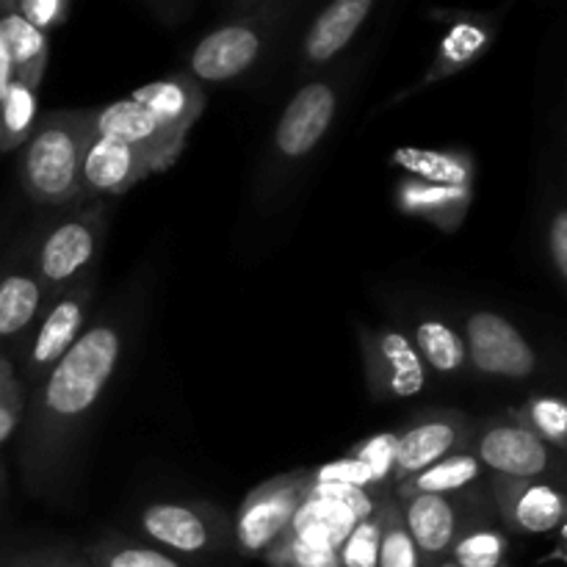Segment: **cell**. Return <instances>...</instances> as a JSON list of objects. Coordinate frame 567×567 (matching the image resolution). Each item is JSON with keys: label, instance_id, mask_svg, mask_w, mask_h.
Instances as JSON below:
<instances>
[{"label": "cell", "instance_id": "cell-1", "mask_svg": "<svg viewBox=\"0 0 567 567\" xmlns=\"http://www.w3.org/2000/svg\"><path fill=\"white\" fill-rule=\"evenodd\" d=\"M122 354V336L114 324L83 330L75 347L48 371L37 391V446L55 449L83 424L114 377Z\"/></svg>", "mask_w": 567, "mask_h": 567}, {"label": "cell", "instance_id": "cell-2", "mask_svg": "<svg viewBox=\"0 0 567 567\" xmlns=\"http://www.w3.org/2000/svg\"><path fill=\"white\" fill-rule=\"evenodd\" d=\"M92 136V109L44 116L20 155V181L28 197L39 205H64L81 197L83 155Z\"/></svg>", "mask_w": 567, "mask_h": 567}, {"label": "cell", "instance_id": "cell-3", "mask_svg": "<svg viewBox=\"0 0 567 567\" xmlns=\"http://www.w3.org/2000/svg\"><path fill=\"white\" fill-rule=\"evenodd\" d=\"M476 460L504 480L551 482L567 491V454L548 446L520 421L487 424L476 437Z\"/></svg>", "mask_w": 567, "mask_h": 567}, {"label": "cell", "instance_id": "cell-4", "mask_svg": "<svg viewBox=\"0 0 567 567\" xmlns=\"http://www.w3.org/2000/svg\"><path fill=\"white\" fill-rule=\"evenodd\" d=\"M313 476L308 471L277 476L264 482L244 498L238 509L233 537L238 548L247 554H266L291 526L293 515L302 507L310 493Z\"/></svg>", "mask_w": 567, "mask_h": 567}, {"label": "cell", "instance_id": "cell-5", "mask_svg": "<svg viewBox=\"0 0 567 567\" xmlns=\"http://www.w3.org/2000/svg\"><path fill=\"white\" fill-rule=\"evenodd\" d=\"M465 352L480 374L498 380H529L540 369V354L509 319L493 310H476L465 321Z\"/></svg>", "mask_w": 567, "mask_h": 567}, {"label": "cell", "instance_id": "cell-6", "mask_svg": "<svg viewBox=\"0 0 567 567\" xmlns=\"http://www.w3.org/2000/svg\"><path fill=\"white\" fill-rule=\"evenodd\" d=\"M105 214L103 205L83 210L72 219L61 221L59 227L48 233L39 249V282L48 291H61V288L78 286L83 275L92 266L97 255L100 236H103Z\"/></svg>", "mask_w": 567, "mask_h": 567}, {"label": "cell", "instance_id": "cell-7", "mask_svg": "<svg viewBox=\"0 0 567 567\" xmlns=\"http://www.w3.org/2000/svg\"><path fill=\"white\" fill-rule=\"evenodd\" d=\"M92 133L127 144L144 158L153 161L158 172L169 169L186 144V136L166 127L158 116L150 114L144 105L131 97L103 105V109H92Z\"/></svg>", "mask_w": 567, "mask_h": 567}, {"label": "cell", "instance_id": "cell-8", "mask_svg": "<svg viewBox=\"0 0 567 567\" xmlns=\"http://www.w3.org/2000/svg\"><path fill=\"white\" fill-rule=\"evenodd\" d=\"M142 532L172 551L199 554L225 546L230 526L219 509L203 504H150L142 513Z\"/></svg>", "mask_w": 567, "mask_h": 567}, {"label": "cell", "instance_id": "cell-9", "mask_svg": "<svg viewBox=\"0 0 567 567\" xmlns=\"http://www.w3.org/2000/svg\"><path fill=\"white\" fill-rule=\"evenodd\" d=\"M363 354L369 385L380 399H413L424 391L426 365L404 332H363Z\"/></svg>", "mask_w": 567, "mask_h": 567}, {"label": "cell", "instance_id": "cell-10", "mask_svg": "<svg viewBox=\"0 0 567 567\" xmlns=\"http://www.w3.org/2000/svg\"><path fill=\"white\" fill-rule=\"evenodd\" d=\"M493 502L504 524L520 535H548L567 524V491L551 482L493 480Z\"/></svg>", "mask_w": 567, "mask_h": 567}, {"label": "cell", "instance_id": "cell-11", "mask_svg": "<svg viewBox=\"0 0 567 567\" xmlns=\"http://www.w3.org/2000/svg\"><path fill=\"white\" fill-rule=\"evenodd\" d=\"M92 297V282H78L72 291H66L64 297L50 305L37 336H33L31 352H28V369H31L33 380H44L48 371L75 347L78 338L83 336Z\"/></svg>", "mask_w": 567, "mask_h": 567}, {"label": "cell", "instance_id": "cell-12", "mask_svg": "<svg viewBox=\"0 0 567 567\" xmlns=\"http://www.w3.org/2000/svg\"><path fill=\"white\" fill-rule=\"evenodd\" d=\"M338 97L327 81H313L299 89L282 111L275 127V147L286 158H302L324 138L336 120Z\"/></svg>", "mask_w": 567, "mask_h": 567}, {"label": "cell", "instance_id": "cell-13", "mask_svg": "<svg viewBox=\"0 0 567 567\" xmlns=\"http://www.w3.org/2000/svg\"><path fill=\"white\" fill-rule=\"evenodd\" d=\"M260 50H264V37L252 25L233 22V25L216 28L214 33H208L194 48L188 66H192V75L199 78V81H230V78L241 75L255 64Z\"/></svg>", "mask_w": 567, "mask_h": 567}, {"label": "cell", "instance_id": "cell-14", "mask_svg": "<svg viewBox=\"0 0 567 567\" xmlns=\"http://www.w3.org/2000/svg\"><path fill=\"white\" fill-rule=\"evenodd\" d=\"M155 172L153 161L127 144L92 136L83 155V194H125Z\"/></svg>", "mask_w": 567, "mask_h": 567}, {"label": "cell", "instance_id": "cell-15", "mask_svg": "<svg viewBox=\"0 0 567 567\" xmlns=\"http://www.w3.org/2000/svg\"><path fill=\"white\" fill-rule=\"evenodd\" d=\"M465 441L463 419H432L415 424L404 435L396 437V457H393V476L396 485L408 482L410 476L421 474L430 465L441 463Z\"/></svg>", "mask_w": 567, "mask_h": 567}, {"label": "cell", "instance_id": "cell-16", "mask_svg": "<svg viewBox=\"0 0 567 567\" xmlns=\"http://www.w3.org/2000/svg\"><path fill=\"white\" fill-rule=\"evenodd\" d=\"M138 105L158 116L166 127L186 136L194 127V122L203 116L205 111V92L192 81L188 75H172L164 81H153L138 86L131 94Z\"/></svg>", "mask_w": 567, "mask_h": 567}, {"label": "cell", "instance_id": "cell-17", "mask_svg": "<svg viewBox=\"0 0 567 567\" xmlns=\"http://www.w3.org/2000/svg\"><path fill=\"white\" fill-rule=\"evenodd\" d=\"M402 518L415 548L430 554V557H441V554L452 551V546L457 543V504L449 496L424 493V496L408 498Z\"/></svg>", "mask_w": 567, "mask_h": 567}, {"label": "cell", "instance_id": "cell-18", "mask_svg": "<svg viewBox=\"0 0 567 567\" xmlns=\"http://www.w3.org/2000/svg\"><path fill=\"white\" fill-rule=\"evenodd\" d=\"M371 9H374V0H338L327 6L305 37V59L321 64L341 53L371 14Z\"/></svg>", "mask_w": 567, "mask_h": 567}, {"label": "cell", "instance_id": "cell-19", "mask_svg": "<svg viewBox=\"0 0 567 567\" xmlns=\"http://www.w3.org/2000/svg\"><path fill=\"white\" fill-rule=\"evenodd\" d=\"M0 44L9 53L17 81L39 89L44 66H48V33L37 31L31 22L11 11V14L0 17Z\"/></svg>", "mask_w": 567, "mask_h": 567}, {"label": "cell", "instance_id": "cell-20", "mask_svg": "<svg viewBox=\"0 0 567 567\" xmlns=\"http://www.w3.org/2000/svg\"><path fill=\"white\" fill-rule=\"evenodd\" d=\"M482 471L485 468H482V463L476 460V454H449L441 463L430 465L426 471H421V474L402 482V485H399V496H402L404 502L413 496H424V493H430V496H449V493H457L463 491V487L474 485L482 476Z\"/></svg>", "mask_w": 567, "mask_h": 567}, {"label": "cell", "instance_id": "cell-21", "mask_svg": "<svg viewBox=\"0 0 567 567\" xmlns=\"http://www.w3.org/2000/svg\"><path fill=\"white\" fill-rule=\"evenodd\" d=\"M393 164L415 175V181L432 186L468 188L474 177V161L463 153H435V150L402 147L393 153Z\"/></svg>", "mask_w": 567, "mask_h": 567}, {"label": "cell", "instance_id": "cell-22", "mask_svg": "<svg viewBox=\"0 0 567 567\" xmlns=\"http://www.w3.org/2000/svg\"><path fill=\"white\" fill-rule=\"evenodd\" d=\"M399 199L413 214L426 216L435 225L457 227L463 221L465 208L471 203V186L468 188H452V186H432V183L408 181L399 188Z\"/></svg>", "mask_w": 567, "mask_h": 567}, {"label": "cell", "instance_id": "cell-23", "mask_svg": "<svg viewBox=\"0 0 567 567\" xmlns=\"http://www.w3.org/2000/svg\"><path fill=\"white\" fill-rule=\"evenodd\" d=\"M44 305V286L39 277L14 271L0 280V338H14L31 324Z\"/></svg>", "mask_w": 567, "mask_h": 567}, {"label": "cell", "instance_id": "cell-24", "mask_svg": "<svg viewBox=\"0 0 567 567\" xmlns=\"http://www.w3.org/2000/svg\"><path fill=\"white\" fill-rule=\"evenodd\" d=\"M415 352L421 354L424 363L441 374H454L468 363V352H465V341L457 330L437 319H426L415 327Z\"/></svg>", "mask_w": 567, "mask_h": 567}, {"label": "cell", "instance_id": "cell-25", "mask_svg": "<svg viewBox=\"0 0 567 567\" xmlns=\"http://www.w3.org/2000/svg\"><path fill=\"white\" fill-rule=\"evenodd\" d=\"M37 127V89L22 81H11L0 100V150H14L31 138Z\"/></svg>", "mask_w": 567, "mask_h": 567}, {"label": "cell", "instance_id": "cell-26", "mask_svg": "<svg viewBox=\"0 0 567 567\" xmlns=\"http://www.w3.org/2000/svg\"><path fill=\"white\" fill-rule=\"evenodd\" d=\"M520 424L567 454V396H532L520 410Z\"/></svg>", "mask_w": 567, "mask_h": 567}, {"label": "cell", "instance_id": "cell-27", "mask_svg": "<svg viewBox=\"0 0 567 567\" xmlns=\"http://www.w3.org/2000/svg\"><path fill=\"white\" fill-rule=\"evenodd\" d=\"M454 567H507V537L498 529H471L452 546Z\"/></svg>", "mask_w": 567, "mask_h": 567}, {"label": "cell", "instance_id": "cell-28", "mask_svg": "<svg viewBox=\"0 0 567 567\" xmlns=\"http://www.w3.org/2000/svg\"><path fill=\"white\" fill-rule=\"evenodd\" d=\"M491 39H493V31L487 22H480V20L457 22V25L449 31V37L443 39L437 64L446 66L443 72L463 70V66L471 64L476 55L485 53V48L491 44Z\"/></svg>", "mask_w": 567, "mask_h": 567}, {"label": "cell", "instance_id": "cell-29", "mask_svg": "<svg viewBox=\"0 0 567 567\" xmlns=\"http://www.w3.org/2000/svg\"><path fill=\"white\" fill-rule=\"evenodd\" d=\"M382 524H385V509H377L365 520H360L352 535L338 548V563L341 567H377L380 565V540Z\"/></svg>", "mask_w": 567, "mask_h": 567}, {"label": "cell", "instance_id": "cell-30", "mask_svg": "<svg viewBox=\"0 0 567 567\" xmlns=\"http://www.w3.org/2000/svg\"><path fill=\"white\" fill-rule=\"evenodd\" d=\"M92 563L94 567H183L177 559L158 551V548L136 546V543L125 540L100 543V546L94 548Z\"/></svg>", "mask_w": 567, "mask_h": 567}, {"label": "cell", "instance_id": "cell-31", "mask_svg": "<svg viewBox=\"0 0 567 567\" xmlns=\"http://www.w3.org/2000/svg\"><path fill=\"white\" fill-rule=\"evenodd\" d=\"M377 567H419V548L404 526L402 509L388 507L385 524H382L380 540V565Z\"/></svg>", "mask_w": 567, "mask_h": 567}, {"label": "cell", "instance_id": "cell-32", "mask_svg": "<svg viewBox=\"0 0 567 567\" xmlns=\"http://www.w3.org/2000/svg\"><path fill=\"white\" fill-rule=\"evenodd\" d=\"M313 476V474H310ZM308 496L316 498H327V502H336L341 507L352 509L360 520H365L369 515L377 513V504L363 487H354V485H338V482H310V493Z\"/></svg>", "mask_w": 567, "mask_h": 567}, {"label": "cell", "instance_id": "cell-33", "mask_svg": "<svg viewBox=\"0 0 567 567\" xmlns=\"http://www.w3.org/2000/svg\"><path fill=\"white\" fill-rule=\"evenodd\" d=\"M546 249H548V260H551L554 271H557V277L567 288V203L565 199H559V203L551 208V214H548Z\"/></svg>", "mask_w": 567, "mask_h": 567}, {"label": "cell", "instance_id": "cell-34", "mask_svg": "<svg viewBox=\"0 0 567 567\" xmlns=\"http://www.w3.org/2000/svg\"><path fill=\"white\" fill-rule=\"evenodd\" d=\"M396 437L399 435H380L365 441L352 457L363 460L371 471L377 474V480H388L393 476V457H396Z\"/></svg>", "mask_w": 567, "mask_h": 567}, {"label": "cell", "instance_id": "cell-35", "mask_svg": "<svg viewBox=\"0 0 567 567\" xmlns=\"http://www.w3.org/2000/svg\"><path fill=\"white\" fill-rule=\"evenodd\" d=\"M14 14H20L25 22H31L37 31L48 33L50 28L64 22L66 3L64 0H22L20 6H14Z\"/></svg>", "mask_w": 567, "mask_h": 567}, {"label": "cell", "instance_id": "cell-36", "mask_svg": "<svg viewBox=\"0 0 567 567\" xmlns=\"http://www.w3.org/2000/svg\"><path fill=\"white\" fill-rule=\"evenodd\" d=\"M22 419V393L20 388H11L0 396V443H6L11 437V432L20 426Z\"/></svg>", "mask_w": 567, "mask_h": 567}, {"label": "cell", "instance_id": "cell-37", "mask_svg": "<svg viewBox=\"0 0 567 567\" xmlns=\"http://www.w3.org/2000/svg\"><path fill=\"white\" fill-rule=\"evenodd\" d=\"M11 81H14V66H11V59L9 53H6V48L0 44V100H3V94L9 92Z\"/></svg>", "mask_w": 567, "mask_h": 567}, {"label": "cell", "instance_id": "cell-38", "mask_svg": "<svg viewBox=\"0 0 567 567\" xmlns=\"http://www.w3.org/2000/svg\"><path fill=\"white\" fill-rule=\"evenodd\" d=\"M17 385L14 374H11V365L6 363V360H0V396H3L6 391H11V388Z\"/></svg>", "mask_w": 567, "mask_h": 567}, {"label": "cell", "instance_id": "cell-39", "mask_svg": "<svg viewBox=\"0 0 567 567\" xmlns=\"http://www.w3.org/2000/svg\"><path fill=\"white\" fill-rule=\"evenodd\" d=\"M59 567H86L83 563H64V565H59Z\"/></svg>", "mask_w": 567, "mask_h": 567}, {"label": "cell", "instance_id": "cell-40", "mask_svg": "<svg viewBox=\"0 0 567 567\" xmlns=\"http://www.w3.org/2000/svg\"><path fill=\"white\" fill-rule=\"evenodd\" d=\"M559 532H563V537H565V548H567V524H565L563 529H559Z\"/></svg>", "mask_w": 567, "mask_h": 567}, {"label": "cell", "instance_id": "cell-41", "mask_svg": "<svg viewBox=\"0 0 567 567\" xmlns=\"http://www.w3.org/2000/svg\"><path fill=\"white\" fill-rule=\"evenodd\" d=\"M17 567H37V565H17Z\"/></svg>", "mask_w": 567, "mask_h": 567}, {"label": "cell", "instance_id": "cell-42", "mask_svg": "<svg viewBox=\"0 0 567 567\" xmlns=\"http://www.w3.org/2000/svg\"><path fill=\"white\" fill-rule=\"evenodd\" d=\"M443 567H454V565H443Z\"/></svg>", "mask_w": 567, "mask_h": 567}]
</instances>
